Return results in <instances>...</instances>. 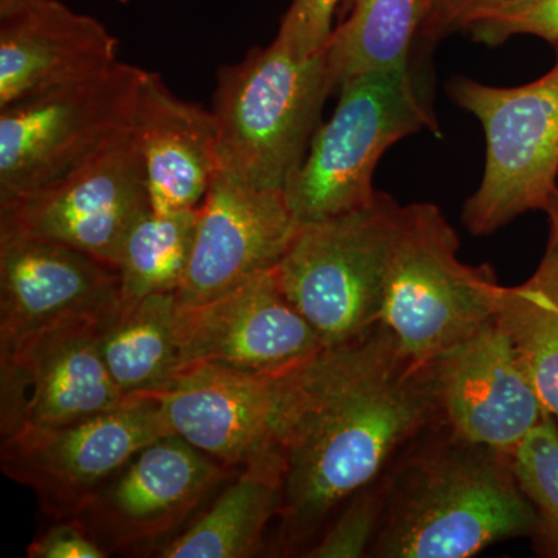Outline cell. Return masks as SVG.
I'll return each instance as SVG.
<instances>
[{
	"mask_svg": "<svg viewBox=\"0 0 558 558\" xmlns=\"http://www.w3.org/2000/svg\"><path fill=\"white\" fill-rule=\"evenodd\" d=\"M440 424L432 368L381 323L293 369L275 429L284 462L279 556L303 557L349 499Z\"/></svg>",
	"mask_w": 558,
	"mask_h": 558,
	"instance_id": "cell-1",
	"label": "cell"
},
{
	"mask_svg": "<svg viewBox=\"0 0 558 558\" xmlns=\"http://www.w3.org/2000/svg\"><path fill=\"white\" fill-rule=\"evenodd\" d=\"M537 521L512 454L470 442L440 424L385 478L369 557L469 558L497 543L534 537Z\"/></svg>",
	"mask_w": 558,
	"mask_h": 558,
	"instance_id": "cell-2",
	"label": "cell"
},
{
	"mask_svg": "<svg viewBox=\"0 0 558 558\" xmlns=\"http://www.w3.org/2000/svg\"><path fill=\"white\" fill-rule=\"evenodd\" d=\"M332 90L325 51L299 60L277 39L220 68L211 110L219 171L253 189L284 193Z\"/></svg>",
	"mask_w": 558,
	"mask_h": 558,
	"instance_id": "cell-3",
	"label": "cell"
},
{
	"mask_svg": "<svg viewBox=\"0 0 558 558\" xmlns=\"http://www.w3.org/2000/svg\"><path fill=\"white\" fill-rule=\"evenodd\" d=\"M329 121L319 124L306 159L286 189L300 223L336 218L371 204L374 170L395 143L429 130L440 135L421 61L368 72L340 84Z\"/></svg>",
	"mask_w": 558,
	"mask_h": 558,
	"instance_id": "cell-4",
	"label": "cell"
},
{
	"mask_svg": "<svg viewBox=\"0 0 558 558\" xmlns=\"http://www.w3.org/2000/svg\"><path fill=\"white\" fill-rule=\"evenodd\" d=\"M459 238L433 204L400 208L385 275L380 323L417 362H435L497 317L494 269L458 258Z\"/></svg>",
	"mask_w": 558,
	"mask_h": 558,
	"instance_id": "cell-5",
	"label": "cell"
},
{
	"mask_svg": "<svg viewBox=\"0 0 558 558\" xmlns=\"http://www.w3.org/2000/svg\"><path fill=\"white\" fill-rule=\"evenodd\" d=\"M400 208L377 191L365 207L300 223L275 267L282 292L317 330L323 347L344 343L379 325Z\"/></svg>",
	"mask_w": 558,
	"mask_h": 558,
	"instance_id": "cell-6",
	"label": "cell"
},
{
	"mask_svg": "<svg viewBox=\"0 0 558 558\" xmlns=\"http://www.w3.org/2000/svg\"><path fill=\"white\" fill-rule=\"evenodd\" d=\"M145 72L119 61L0 109V205L65 178L130 132Z\"/></svg>",
	"mask_w": 558,
	"mask_h": 558,
	"instance_id": "cell-7",
	"label": "cell"
},
{
	"mask_svg": "<svg viewBox=\"0 0 558 558\" xmlns=\"http://www.w3.org/2000/svg\"><path fill=\"white\" fill-rule=\"evenodd\" d=\"M554 68L520 87H494L454 76L447 92L454 105L483 124L486 170L465 202L462 223L488 236L532 209H545L558 189V44Z\"/></svg>",
	"mask_w": 558,
	"mask_h": 558,
	"instance_id": "cell-8",
	"label": "cell"
},
{
	"mask_svg": "<svg viewBox=\"0 0 558 558\" xmlns=\"http://www.w3.org/2000/svg\"><path fill=\"white\" fill-rule=\"evenodd\" d=\"M171 435L159 402L137 396L120 409L57 427L24 424L2 436L0 468L32 488L54 520L80 519L138 450Z\"/></svg>",
	"mask_w": 558,
	"mask_h": 558,
	"instance_id": "cell-9",
	"label": "cell"
},
{
	"mask_svg": "<svg viewBox=\"0 0 558 558\" xmlns=\"http://www.w3.org/2000/svg\"><path fill=\"white\" fill-rule=\"evenodd\" d=\"M150 208L132 131L46 189L0 205V231L69 245L117 269L135 222Z\"/></svg>",
	"mask_w": 558,
	"mask_h": 558,
	"instance_id": "cell-10",
	"label": "cell"
},
{
	"mask_svg": "<svg viewBox=\"0 0 558 558\" xmlns=\"http://www.w3.org/2000/svg\"><path fill=\"white\" fill-rule=\"evenodd\" d=\"M105 319H60L0 351L2 436L24 424L57 427L130 402L102 359Z\"/></svg>",
	"mask_w": 558,
	"mask_h": 558,
	"instance_id": "cell-11",
	"label": "cell"
},
{
	"mask_svg": "<svg viewBox=\"0 0 558 558\" xmlns=\"http://www.w3.org/2000/svg\"><path fill=\"white\" fill-rule=\"evenodd\" d=\"M233 470L171 433L138 450L78 520L109 554L154 553L193 520Z\"/></svg>",
	"mask_w": 558,
	"mask_h": 558,
	"instance_id": "cell-12",
	"label": "cell"
},
{
	"mask_svg": "<svg viewBox=\"0 0 558 558\" xmlns=\"http://www.w3.org/2000/svg\"><path fill=\"white\" fill-rule=\"evenodd\" d=\"M174 339L179 368L213 363L266 374L299 368L325 348L282 292L275 269L215 299L178 303Z\"/></svg>",
	"mask_w": 558,
	"mask_h": 558,
	"instance_id": "cell-13",
	"label": "cell"
},
{
	"mask_svg": "<svg viewBox=\"0 0 558 558\" xmlns=\"http://www.w3.org/2000/svg\"><path fill=\"white\" fill-rule=\"evenodd\" d=\"M428 365L444 424L470 442L513 454L548 416L498 317Z\"/></svg>",
	"mask_w": 558,
	"mask_h": 558,
	"instance_id": "cell-14",
	"label": "cell"
},
{
	"mask_svg": "<svg viewBox=\"0 0 558 558\" xmlns=\"http://www.w3.org/2000/svg\"><path fill=\"white\" fill-rule=\"evenodd\" d=\"M293 371V369H292ZM292 371L250 373L191 363L150 392L171 433L230 469L275 446V429Z\"/></svg>",
	"mask_w": 558,
	"mask_h": 558,
	"instance_id": "cell-15",
	"label": "cell"
},
{
	"mask_svg": "<svg viewBox=\"0 0 558 558\" xmlns=\"http://www.w3.org/2000/svg\"><path fill=\"white\" fill-rule=\"evenodd\" d=\"M299 227L282 191L253 189L218 171L199 207L178 303L215 299L275 269Z\"/></svg>",
	"mask_w": 558,
	"mask_h": 558,
	"instance_id": "cell-16",
	"label": "cell"
},
{
	"mask_svg": "<svg viewBox=\"0 0 558 558\" xmlns=\"http://www.w3.org/2000/svg\"><path fill=\"white\" fill-rule=\"evenodd\" d=\"M119 271L60 242L0 231V351L65 318H109Z\"/></svg>",
	"mask_w": 558,
	"mask_h": 558,
	"instance_id": "cell-17",
	"label": "cell"
},
{
	"mask_svg": "<svg viewBox=\"0 0 558 558\" xmlns=\"http://www.w3.org/2000/svg\"><path fill=\"white\" fill-rule=\"evenodd\" d=\"M119 39L60 0L0 11V109L113 68Z\"/></svg>",
	"mask_w": 558,
	"mask_h": 558,
	"instance_id": "cell-18",
	"label": "cell"
},
{
	"mask_svg": "<svg viewBox=\"0 0 558 558\" xmlns=\"http://www.w3.org/2000/svg\"><path fill=\"white\" fill-rule=\"evenodd\" d=\"M150 208L159 213L201 207L218 174V126L211 110L182 100L148 72L140 86L132 120Z\"/></svg>",
	"mask_w": 558,
	"mask_h": 558,
	"instance_id": "cell-19",
	"label": "cell"
},
{
	"mask_svg": "<svg viewBox=\"0 0 558 558\" xmlns=\"http://www.w3.org/2000/svg\"><path fill=\"white\" fill-rule=\"evenodd\" d=\"M284 462L277 446L250 458L240 475L175 537L154 550L160 558H248L281 505Z\"/></svg>",
	"mask_w": 558,
	"mask_h": 558,
	"instance_id": "cell-20",
	"label": "cell"
},
{
	"mask_svg": "<svg viewBox=\"0 0 558 558\" xmlns=\"http://www.w3.org/2000/svg\"><path fill=\"white\" fill-rule=\"evenodd\" d=\"M175 310V293H156L120 306L101 323L102 359L117 387L130 398L157 391L178 371Z\"/></svg>",
	"mask_w": 558,
	"mask_h": 558,
	"instance_id": "cell-21",
	"label": "cell"
},
{
	"mask_svg": "<svg viewBox=\"0 0 558 558\" xmlns=\"http://www.w3.org/2000/svg\"><path fill=\"white\" fill-rule=\"evenodd\" d=\"M424 14L425 0H354L325 50L336 89L362 73L407 68Z\"/></svg>",
	"mask_w": 558,
	"mask_h": 558,
	"instance_id": "cell-22",
	"label": "cell"
},
{
	"mask_svg": "<svg viewBox=\"0 0 558 558\" xmlns=\"http://www.w3.org/2000/svg\"><path fill=\"white\" fill-rule=\"evenodd\" d=\"M199 207L159 213L149 208L132 226L121 248L120 306L156 293H178L189 267Z\"/></svg>",
	"mask_w": 558,
	"mask_h": 558,
	"instance_id": "cell-23",
	"label": "cell"
},
{
	"mask_svg": "<svg viewBox=\"0 0 558 558\" xmlns=\"http://www.w3.org/2000/svg\"><path fill=\"white\" fill-rule=\"evenodd\" d=\"M497 317L546 413L558 418V300L527 279L499 290Z\"/></svg>",
	"mask_w": 558,
	"mask_h": 558,
	"instance_id": "cell-24",
	"label": "cell"
},
{
	"mask_svg": "<svg viewBox=\"0 0 558 558\" xmlns=\"http://www.w3.org/2000/svg\"><path fill=\"white\" fill-rule=\"evenodd\" d=\"M512 468L521 490L537 512L534 549L558 557V427L546 416L513 451Z\"/></svg>",
	"mask_w": 558,
	"mask_h": 558,
	"instance_id": "cell-25",
	"label": "cell"
},
{
	"mask_svg": "<svg viewBox=\"0 0 558 558\" xmlns=\"http://www.w3.org/2000/svg\"><path fill=\"white\" fill-rule=\"evenodd\" d=\"M461 31L488 47L517 35L558 44V0H495L470 13Z\"/></svg>",
	"mask_w": 558,
	"mask_h": 558,
	"instance_id": "cell-26",
	"label": "cell"
},
{
	"mask_svg": "<svg viewBox=\"0 0 558 558\" xmlns=\"http://www.w3.org/2000/svg\"><path fill=\"white\" fill-rule=\"evenodd\" d=\"M385 478L349 499L303 557H369L384 512Z\"/></svg>",
	"mask_w": 558,
	"mask_h": 558,
	"instance_id": "cell-27",
	"label": "cell"
},
{
	"mask_svg": "<svg viewBox=\"0 0 558 558\" xmlns=\"http://www.w3.org/2000/svg\"><path fill=\"white\" fill-rule=\"evenodd\" d=\"M340 0H292L282 16L277 39L299 60L322 53L333 33V14Z\"/></svg>",
	"mask_w": 558,
	"mask_h": 558,
	"instance_id": "cell-28",
	"label": "cell"
},
{
	"mask_svg": "<svg viewBox=\"0 0 558 558\" xmlns=\"http://www.w3.org/2000/svg\"><path fill=\"white\" fill-rule=\"evenodd\" d=\"M31 558H106L102 548L78 519L57 520L27 548Z\"/></svg>",
	"mask_w": 558,
	"mask_h": 558,
	"instance_id": "cell-29",
	"label": "cell"
},
{
	"mask_svg": "<svg viewBox=\"0 0 558 558\" xmlns=\"http://www.w3.org/2000/svg\"><path fill=\"white\" fill-rule=\"evenodd\" d=\"M495 0H425V14L418 28L417 47L432 50L450 33L461 31L469 14ZM416 47V49H417Z\"/></svg>",
	"mask_w": 558,
	"mask_h": 558,
	"instance_id": "cell-30",
	"label": "cell"
},
{
	"mask_svg": "<svg viewBox=\"0 0 558 558\" xmlns=\"http://www.w3.org/2000/svg\"><path fill=\"white\" fill-rule=\"evenodd\" d=\"M543 211L549 218L548 247L537 271L529 279L558 300V189L550 194Z\"/></svg>",
	"mask_w": 558,
	"mask_h": 558,
	"instance_id": "cell-31",
	"label": "cell"
},
{
	"mask_svg": "<svg viewBox=\"0 0 558 558\" xmlns=\"http://www.w3.org/2000/svg\"><path fill=\"white\" fill-rule=\"evenodd\" d=\"M27 0H0V11L13 9V7L21 5Z\"/></svg>",
	"mask_w": 558,
	"mask_h": 558,
	"instance_id": "cell-32",
	"label": "cell"
},
{
	"mask_svg": "<svg viewBox=\"0 0 558 558\" xmlns=\"http://www.w3.org/2000/svg\"><path fill=\"white\" fill-rule=\"evenodd\" d=\"M117 2H120V3H126L128 0H117Z\"/></svg>",
	"mask_w": 558,
	"mask_h": 558,
	"instance_id": "cell-33",
	"label": "cell"
}]
</instances>
